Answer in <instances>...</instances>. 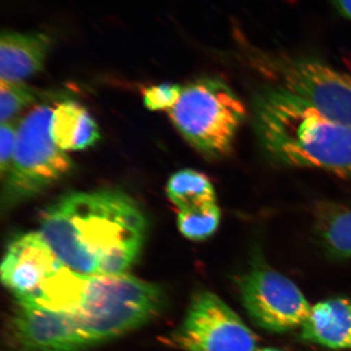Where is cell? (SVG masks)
Here are the masks:
<instances>
[{
    "label": "cell",
    "instance_id": "6da1fadb",
    "mask_svg": "<svg viewBox=\"0 0 351 351\" xmlns=\"http://www.w3.org/2000/svg\"><path fill=\"white\" fill-rule=\"evenodd\" d=\"M147 219L115 189L71 193L41 214L44 240L68 269L84 276L125 274L138 257Z\"/></svg>",
    "mask_w": 351,
    "mask_h": 351
},
{
    "label": "cell",
    "instance_id": "7a4b0ae2",
    "mask_svg": "<svg viewBox=\"0 0 351 351\" xmlns=\"http://www.w3.org/2000/svg\"><path fill=\"white\" fill-rule=\"evenodd\" d=\"M261 147L276 163L351 178V126L293 95L267 86L253 101Z\"/></svg>",
    "mask_w": 351,
    "mask_h": 351
},
{
    "label": "cell",
    "instance_id": "3957f363",
    "mask_svg": "<svg viewBox=\"0 0 351 351\" xmlns=\"http://www.w3.org/2000/svg\"><path fill=\"white\" fill-rule=\"evenodd\" d=\"M163 302L158 286L127 274L85 276L71 313L95 346L149 322Z\"/></svg>",
    "mask_w": 351,
    "mask_h": 351
},
{
    "label": "cell",
    "instance_id": "277c9868",
    "mask_svg": "<svg viewBox=\"0 0 351 351\" xmlns=\"http://www.w3.org/2000/svg\"><path fill=\"white\" fill-rule=\"evenodd\" d=\"M168 113L182 137L198 152L221 157L232 151L247 108L225 82L202 77L182 86L179 101Z\"/></svg>",
    "mask_w": 351,
    "mask_h": 351
},
{
    "label": "cell",
    "instance_id": "5b68a950",
    "mask_svg": "<svg viewBox=\"0 0 351 351\" xmlns=\"http://www.w3.org/2000/svg\"><path fill=\"white\" fill-rule=\"evenodd\" d=\"M269 86L301 99L330 119L351 126V75L313 58L247 53Z\"/></svg>",
    "mask_w": 351,
    "mask_h": 351
},
{
    "label": "cell",
    "instance_id": "8992f818",
    "mask_svg": "<svg viewBox=\"0 0 351 351\" xmlns=\"http://www.w3.org/2000/svg\"><path fill=\"white\" fill-rule=\"evenodd\" d=\"M53 112L49 104H40L21 121L12 163L3 177V206L31 199L73 169V161L51 136Z\"/></svg>",
    "mask_w": 351,
    "mask_h": 351
},
{
    "label": "cell",
    "instance_id": "52a82bcc",
    "mask_svg": "<svg viewBox=\"0 0 351 351\" xmlns=\"http://www.w3.org/2000/svg\"><path fill=\"white\" fill-rule=\"evenodd\" d=\"M174 341L186 351L258 350L256 335L221 298L208 291L193 298Z\"/></svg>",
    "mask_w": 351,
    "mask_h": 351
},
{
    "label": "cell",
    "instance_id": "ba28073f",
    "mask_svg": "<svg viewBox=\"0 0 351 351\" xmlns=\"http://www.w3.org/2000/svg\"><path fill=\"white\" fill-rule=\"evenodd\" d=\"M239 291L252 319L270 332L302 327L313 308L295 284L267 267H257L242 277Z\"/></svg>",
    "mask_w": 351,
    "mask_h": 351
},
{
    "label": "cell",
    "instance_id": "9c48e42d",
    "mask_svg": "<svg viewBox=\"0 0 351 351\" xmlns=\"http://www.w3.org/2000/svg\"><path fill=\"white\" fill-rule=\"evenodd\" d=\"M13 330L25 351H80L94 346L73 314L34 302L18 301Z\"/></svg>",
    "mask_w": 351,
    "mask_h": 351
},
{
    "label": "cell",
    "instance_id": "30bf717a",
    "mask_svg": "<svg viewBox=\"0 0 351 351\" xmlns=\"http://www.w3.org/2000/svg\"><path fill=\"white\" fill-rule=\"evenodd\" d=\"M64 267L39 232L25 233L7 249L1 263L2 282L18 301L34 302Z\"/></svg>",
    "mask_w": 351,
    "mask_h": 351
},
{
    "label": "cell",
    "instance_id": "8fae6325",
    "mask_svg": "<svg viewBox=\"0 0 351 351\" xmlns=\"http://www.w3.org/2000/svg\"><path fill=\"white\" fill-rule=\"evenodd\" d=\"M52 47L44 32H3L0 36V78L23 82L43 69Z\"/></svg>",
    "mask_w": 351,
    "mask_h": 351
},
{
    "label": "cell",
    "instance_id": "7c38bea8",
    "mask_svg": "<svg viewBox=\"0 0 351 351\" xmlns=\"http://www.w3.org/2000/svg\"><path fill=\"white\" fill-rule=\"evenodd\" d=\"M301 328L307 341L335 350L351 348V302L337 298L318 302Z\"/></svg>",
    "mask_w": 351,
    "mask_h": 351
},
{
    "label": "cell",
    "instance_id": "4fadbf2b",
    "mask_svg": "<svg viewBox=\"0 0 351 351\" xmlns=\"http://www.w3.org/2000/svg\"><path fill=\"white\" fill-rule=\"evenodd\" d=\"M51 136L64 152L89 149L100 140V130L88 110L76 101L59 104L53 112Z\"/></svg>",
    "mask_w": 351,
    "mask_h": 351
},
{
    "label": "cell",
    "instance_id": "5bb4252c",
    "mask_svg": "<svg viewBox=\"0 0 351 351\" xmlns=\"http://www.w3.org/2000/svg\"><path fill=\"white\" fill-rule=\"evenodd\" d=\"M314 223L323 246L335 257L351 258V209L321 202L314 210Z\"/></svg>",
    "mask_w": 351,
    "mask_h": 351
},
{
    "label": "cell",
    "instance_id": "9a60e30c",
    "mask_svg": "<svg viewBox=\"0 0 351 351\" xmlns=\"http://www.w3.org/2000/svg\"><path fill=\"white\" fill-rule=\"evenodd\" d=\"M166 193L179 211L217 202L216 193L209 178L193 169L175 173L167 182Z\"/></svg>",
    "mask_w": 351,
    "mask_h": 351
},
{
    "label": "cell",
    "instance_id": "2e32d148",
    "mask_svg": "<svg viewBox=\"0 0 351 351\" xmlns=\"http://www.w3.org/2000/svg\"><path fill=\"white\" fill-rule=\"evenodd\" d=\"M221 223V210L217 202L180 210L178 226L184 237L202 241L211 237Z\"/></svg>",
    "mask_w": 351,
    "mask_h": 351
},
{
    "label": "cell",
    "instance_id": "e0dca14e",
    "mask_svg": "<svg viewBox=\"0 0 351 351\" xmlns=\"http://www.w3.org/2000/svg\"><path fill=\"white\" fill-rule=\"evenodd\" d=\"M38 99V93L23 82H0V120L7 123Z\"/></svg>",
    "mask_w": 351,
    "mask_h": 351
},
{
    "label": "cell",
    "instance_id": "ac0fdd59",
    "mask_svg": "<svg viewBox=\"0 0 351 351\" xmlns=\"http://www.w3.org/2000/svg\"><path fill=\"white\" fill-rule=\"evenodd\" d=\"M182 86L171 83L147 88L144 92L145 107L151 110H169L181 97Z\"/></svg>",
    "mask_w": 351,
    "mask_h": 351
},
{
    "label": "cell",
    "instance_id": "d6986e66",
    "mask_svg": "<svg viewBox=\"0 0 351 351\" xmlns=\"http://www.w3.org/2000/svg\"><path fill=\"white\" fill-rule=\"evenodd\" d=\"M18 130L11 122L1 123L0 129V172L2 178L12 163L16 145H17Z\"/></svg>",
    "mask_w": 351,
    "mask_h": 351
},
{
    "label": "cell",
    "instance_id": "ffe728a7",
    "mask_svg": "<svg viewBox=\"0 0 351 351\" xmlns=\"http://www.w3.org/2000/svg\"><path fill=\"white\" fill-rule=\"evenodd\" d=\"M331 1L341 15L351 21V0H331Z\"/></svg>",
    "mask_w": 351,
    "mask_h": 351
},
{
    "label": "cell",
    "instance_id": "44dd1931",
    "mask_svg": "<svg viewBox=\"0 0 351 351\" xmlns=\"http://www.w3.org/2000/svg\"><path fill=\"white\" fill-rule=\"evenodd\" d=\"M256 351H279V350H274V348H258V350Z\"/></svg>",
    "mask_w": 351,
    "mask_h": 351
}]
</instances>
